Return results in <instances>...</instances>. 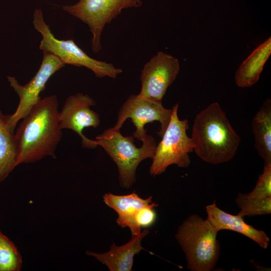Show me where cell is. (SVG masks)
Instances as JSON below:
<instances>
[{
  "mask_svg": "<svg viewBox=\"0 0 271 271\" xmlns=\"http://www.w3.org/2000/svg\"><path fill=\"white\" fill-rule=\"evenodd\" d=\"M55 95L41 98L22 119L15 133L18 146L17 166L50 156L56 158L62 137Z\"/></svg>",
  "mask_w": 271,
  "mask_h": 271,
  "instance_id": "1",
  "label": "cell"
},
{
  "mask_svg": "<svg viewBox=\"0 0 271 271\" xmlns=\"http://www.w3.org/2000/svg\"><path fill=\"white\" fill-rule=\"evenodd\" d=\"M191 138L196 155L213 165L231 160L240 142V137L217 102L211 103L196 115Z\"/></svg>",
  "mask_w": 271,
  "mask_h": 271,
  "instance_id": "2",
  "label": "cell"
},
{
  "mask_svg": "<svg viewBox=\"0 0 271 271\" xmlns=\"http://www.w3.org/2000/svg\"><path fill=\"white\" fill-rule=\"evenodd\" d=\"M218 231L206 219L194 214L179 226L175 238L183 250L191 271H210L218 262Z\"/></svg>",
  "mask_w": 271,
  "mask_h": 271,
  "instance_id": "3",
  "label": "cell"
},
{
  "mask_svg": "<svg viewBox=\"0 0 271 271\" xmlns=\"http://www.w3.org/2000/svg\"><path fill=\"white\" fill-rule=\"evenodd\" d=\"M95 140L117 165L119 185L125 189L136 182L138 166L144 160L153 158L157 146L154 138L146 134L142 147L138 148L133 137H124L120 129L114 127L105 130Z\"/></svg>",
  "mask_w": 271,
  "mask_h": 271,
  "instance_id": "4",
  "label": "cell"
},
{
  "mask_svg": "<svg viewBox=\"0 0 271 271\" xmlns=\"http://www.w3.org/2000/svg\"><path fill=\"white\" fill-rule=\"evenodd\" d=\"M34 27L42 36L39 48L57 57L65 65L85 67L91 70L97 77L115 78L122 69L112 64L99 61L89 56L73 39L59 40L55 37L45 22L40 9H35L33 14Z\"/></svg>",
  "mask_w": 271,
  "mask_h": 271,
  "instance_id": "5",
  "label": "cell"
},
{
  "mask_svg": "<svg viewBox=\"0 0 271 271\" xmlns=\"http://www.w3.org/2000/svg\"><path fill=\"white\" fill-rule=\"evenodd\" d=\"M178 107V104L173 107L169 124L156 146L149 171L152 176L162 174L171 165L184 168L190 164L189 154L194 151L195 145L191 137L187 134L188 119L179 118Z\"/></svg>",
  "mask_w": 271,
  "mask_h": 271,
  "instance_id": "6",
  "label": "cell"
},
{
  "mask_svg": "<svg viewBox=\"0 0 271 271\" xmlns=\"http://www.w3.org/2000/svg\"><path fill=\"white\" fill-rule=\"evenodd\" d=\"M142 0H79L63 10L87 25L92 34L91 48L94 53L101 49L100 37L106 24L111 22L122 10L138 8Z\"/></svg>",
  "mask_w": 271,
  "mask_h": 271,
  "instance_id": "7",
  "label": "cell"
},
{
  "mask_svg": "<svg viewBox=\"0 0 271 271\" xmlns=\"http://www.w3.org/2000/svg\"><path fill=\"white\" fill-rule=\"evenodd\" d=\"M40 68L35 76L25 85H21L15 77L8 76L10 86L18 94L20 101L13 114L9 115L8 127L14 132L18 121L22 119L34 105L41 99L40 93L44 90L49 78L65 64L56 56L43 51Z\"/></svg>",
  "mask_w": 271,
  "mask_h": 271,
  "instance_id": "8",
  "label": "cell"
},
{
  "mask_svg": "<svg viewBox=\"0 0 271 271\" xmlns=\"http://www.w3.org/2000/svg\"><path fill=\"white\" fill-rule=\"evenodd\" d=\"M172 113V109L164 107L162 101L131 95L120 107L114 127L120 129L125 121L130 118L136 127L133 137L142 141L147 134L145 125L158 121L161 125L157 133L162 138L169 124Z\"/></svg>",
  "mask_w": 271,
  "mask_h": 271,
  "instance_id": "9",
  "label": "cell"
},
{
  "mask_svg": "<svg viewBox=\"0 0 271 271\" xmlns=\"http://www.w3.org/2000/svg\"><path fill=\"white\" fill-rule=\"evenodd\" d=\"M178 59L159 51L144 66L140 76L142 88L140 97L162 101L168 88L176 79L180 71Z\"/></svg>",
  "mask_w": 271,
  "mask_h": 271,
  "instance_id": "10",
  "label": "cell"
},
{
  "mask_svg": "<svg viewBox=\"0 0 271 271\" xmlns=\"http://www.w3.org/2000/svg\"><path fill=\"white\" fill-rule=\"evenodd\" d=\"M95 100L88 94L78 93L69 96L59 112V119L61 128L71 129L81 138L82 146L94 149L98 146L95 140H90L83 133L84 128H94L100 124L99 114L90 109L95 105Z\"/></svg>",
  "mask_w": 271,
  "mask_h": 271,
  "instance_id": "11",
  "label": "cell"
},
{
  "mask_svg": "<svg viewBox=\"0 0 271 271\" xmlns=\"http://www.w3.org/2000/svg\"><path fill=\"white\" fill-rule=\"evenodd\" d=\"M102 198L104 203L117 213L118 217L116 223L121 228L128 227L131 237L141 233V227L138 225L136 217L140 210L151 205L152 196L143 199L134 191L123 195L107 193Z\"/></svg>",
  "mask_w": 271,
  "mask_h": 271,
  "instance_id": "12",
  "label": "cell"
},
{
  "mask_svg": "<svg viewBox=\"0 0 271 271\" xmlns=\"http://www.w3.org/2000/svg\"><path fill=\"white\" fill-rule=\"evenodd\" d=\"M207 219L218 231L229 230L240 233L256 242L260 247L266 249L269 238L265 232L246 223L243 218L232 215L220 209L215 201L206 206Z\"/></svg>",
  "mask_w": 271,
  "mask_h": 271,
  "instance_id": "13",
  "label": "cell"
},
{
  "mask_svg": "<svg viewBox=\"0 0 271 271\" xmlns=\"http://www.w3.org/2000/svg\"><path fill=\"white\" fill-rule=\"evenodd\" d=\"M149 233L148 230L144 229L125 244L117 246L112 242L107 252L86 251V254L105 265L110 271L132 270L134 256L145 249L142 245V240Z\"/></svg>",
  "mask_w": 271,
  "mask_h": 271,
  "instance_id": "14",
  "label": "cell"
},
{
  "mask_svg": "<svg viewBox=\"0 0 271 271\" xmlns=\"http://www.w3.org/2000/svg\"><path fill=\"white\" fill-rule=\"evenodd\" d=\"M271 54V38L269 37L256 48L242 62L235 72L237 86L250 87L259 79L263 66Z\"/></svg>",
  "mask_w": 271,
  "mask_h": 271,
  "instance_id": "15",
  "label": "cell"
},
{
  "mask_svg": "<svg viewBox=\"0 0 271 271\" xmlns=\"http://www.w3.org/2000/svg\"><path fill=\"white\" fill-rule=\"evenodd\" d=\"M255 148L264 164L271 163V101L267 99L252 119Z\"/></svg>",
  "mask_w": 271,
  "mask_h": 271,
  "instance_id": "16",
  "label": "cell"
},
{
  "mask_svg": "<svg viewBox=\"0 0 271 271\" xmlns=\"http://www.w3.org/2000/svg\"><path fill=\"white\" fill-rule=\"evenodd\" d=\"M9 116L0 109V184L17 166V142L15 134L8 127Z\"/></svg>",
  "mask_w": 271,
  "mask_h": 271,
  "instance_id": "17",
  "label": "cell"
},
{
  "mask_svg": "<svg viewBox=\"0 0 271 271\" xmlns=\"http://www.w3.org/2000/svg\"><path fill=\"white\" fill-rule=\"evenodd\" d=\"M22 258L13 242L0 230V271H19Z\"/></svg>",
  "mask_w": 271,
  "mask_h": 271,
  "instance_id": "18",
  "label": "cell"
},
{
  "mask_svg": "<svg viewBox=\"0 0 271 271\" xmlns=\"http://www.w3.org/2000/svg\"><path fill=\"white\" fill-rule=\"evenodd\" d=\"M235 202L240 209L238 215L243 218L245 216L266 215L271 213V197L263 199H252L246 197L244 194L238 193Z\"/></svg>",
  "mask_w": 271,
  "mask_h": 271,
  "instance_id": "19",
  "label": "cell"
},
{
  "mask_svg": "<svg viewBox=\"0 0 271 271\" xmlns=\"http://www.w3.org/2000/svg\"><path fill=\"white\" fill-rule=\"evenodd\" d=\"M248 198L263 199L271 197V163L264 164L263 171L260 175L253 189L244 194Z\"/></svg>",
  "mask_w": 271,
  "mask_h": 271,
  "instance_id": "20",
  "label": "cell"
},
{
  "mask_svg": "<svg viewBox=\"0 0 271 271\" xmlns=\"http://www.w3.org/2000/svg\"><path fill=\"white\" fill-rule=\"evenodd\" d=\"M158 206V204L152 202L150 205L140 210L136 217V222L140 227L149 228L155 223L157 213L154 208Z\"/></svg>",
  "mask_w": 271,
  "mask_h": 271,
  "instance_id": "21",
  "label": "cell"
}]
</instances>
